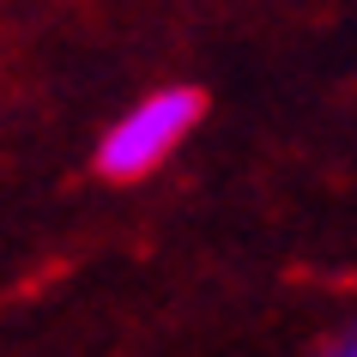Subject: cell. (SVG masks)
<instances>
[{"instance_id": "6da1fadb", "label": "cell", "mask_w": 357, "mask_h": 357, "mask_svg": "<svg viewBox=\"0 0 357 357\" xmlns=\"http://www.w3.org/2000/svg\"><path fill=\"white\" fill-rule=\"evenodd\" d=\"M200 115H206V97L194 85H158V91H146L128 115H115L109 133L97 139V158H91L97 176L103 182H139L151 169H164L169 151L200 128Z\"/></svg>"}, {"instance_id": "7a4b0ae2", "label": "cell", "mask_w": 357, "mask_h": 357, "mask_svg": "<svg viewBox=\"0 0 357 357\" xmlns=\"http://www.w3.org/2000/svg\"><path fill=\"white\" fill-rule=\"evenodd\" d=\"M333 357H357V327H351V333H345V339L333 345Z\"/></svg>"}]
</instances>
